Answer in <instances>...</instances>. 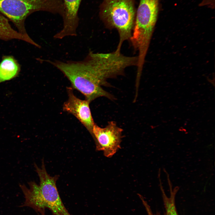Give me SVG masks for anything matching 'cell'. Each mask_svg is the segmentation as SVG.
<instances>
[{"instance_id":"cell-11","label":"cell","mask_w":215,"mask_h":215,"mask_svg":"<svg viewBox=\"0 0 215 215\" xmlns=\"http://www.w3.org/2000/svg\"><path fill=\"white\" fill-rule=\"evenodd\" d=\"M140 198L146 210L148 215H160L158 212L156 213L153 212L150 206L143 196L141 197Z\"/></svg>"},{"instance_id":"cell-7","label":"cell","mask_w":215,"mask_h":215,"mask_svg":"<svg viewBox=\"0 0 215 215\" xmlns=\"http://www.w3.org/2000/svg\"><path fill=\"white\" fill-rule=\"evenodd\" d=\"M67 91L68 99L63 104V110L74 116L92 135L95 123L89 107L90 102L77 98L74 94L72 88L67 87Z\"/></svg>"},{"instance_id":"cell-9","label":"cell","mask_w":215,"mask_h":215,"mask_svg":"<svg viewBox=\"0 0 215 215\" xmlns=\"http://www.w3.org/2000/svg\"><path fill=\"white\" fill-rule=\"evenodd\" d=\"M20 70L19 65L13 57L4 56L0 63V83L16 77Z\"/></svg>"},{"instance_id":"cell-3","label":"cell","mask_w":215,"mask_h":215,"mask_svg":"<svg viewBox=\"0 0 215 215\" xmlns=\"http://www.w3.org/2000/svg\"><path fill=\"white\" fill-rule=\"evenodd\" d=\"M99 10L100 17L105 26L118 32L119 41L115 51L120 53L123 43L132 34L136 13L135 0H103Z\"/></svg>"},{"instance_id":"cell-6","label":"cell","mask_w":215,"mask_h":215,"mask_svg":"<svg viewBox=\"0 0 215 215\" xmlns=\"http://www.w3.org/2000/svg\"><path fill=\"white\" fill-rule=\"evenodd\" d=\"M122 132V129L115 122H109L103 128L95 124L91 136L95 142L96 150L102 151L106 157H112L121 148Z\"/></svg>"},{"instance_id":"cell-10","label":"cell","mask_w":215,"mask_h":215,"mask_svg":"<svg viewBox=\"0 0 215 215\" xmlns=\"http://www.w3.org/2000/svg\"><path fill=\"white\" fill-rule=\"evenodd\" d=\"M177 190H172L170 189V194L168 196L163 189H162V196L165 209V215H179L176 206L175 197Z\"/></svg>"},{"instance_id":"cell-5","label":"cell","mask_w":215,"mask_h":215,"mask_svg":"<svg viewBox=\"0 0 215 215\" xmlns=\"http://www.w3.org/2000/svg\"><path fill=\"white\" fill-rule=\"evenodd\" d=\"M159 10V0H139L130 39L135 50L143 51L148 48Z\"/></svg>"},{"instance_id":"cell-2","label":"cell","mask_w":215,"mask_h":215,"mask_svg":"<svg viewBox=\"0 0 215 215\" xmlns=\"http://www.w3.org/2000/svg\"><path fill=\"white\" fill-rule=\"evenodd\" d=\"M36 171L39 178L38 185L35 182H28L29 188L24 184L19 185L25 198L23 206H27L41 214L45 209L50 210L54 215H71L64 205L56 186L59 176H51L47 172L44 161L39 168L34 164Z\"/></svg>"},{"instance_id":"cell-1","label":"cell","mask_w":215,"mask_h":215,"mask_svg":"<svg viewBox=\"0 0 215 215\" xmlns=\"http://www.w3.org/2000/svg\"><path fill=\"white\" fill-rule=\"evenodd\" d=\"M44 61L60 70L72 87L82 94L90 102L100 97L115 99L113 96L102 87L110 86L107 79L117 76L119 73V63L111 53L90 51L80 61Z\"/></svg>"},{"instance_id":"cell-4","label":"cell","mask_w":215,"mask_h":215,"mask_svg":"<svg viewBox=\"0 0 215 215\" xmlns=\"http://www.w3.org/2000/svg\"><path fill=\"white\" fill-rule=\"evenodd\" d=\"M44 11L57 13L62 16L64 8L62 0H0V12L14 24L18 32L29 36L24 22L32 13Z\"/></svg>"},{"instance_id":"cell-8","label":"cell","mask_w":215,"mask_h":215,"mask_svg":"<svg viewBox=\"0 0 215 215\" xmlns=\"http://www.w3.org/2000/svg\"><path fill=\"white\" fill-rule=\"evenodd\" d=\"M64 12L62 17V29L54 36L55 39H61L66 36H76L79 23L78 10L82 0H62Z\"/></svg>"},{"instance_id":"cell-12","label":"cell","mask_w":215,"mask_h":215,"mask_svg":"<svg viewBox=\"0 0 215 215\" xmlns=\"http://www.w3.org/2000/svg\"><path fill=\"white\" fill-rule=\"evenodd\" d=\"M41 215H45V214L44 213V214H42Z\"/></svg>"}]
</instances>
